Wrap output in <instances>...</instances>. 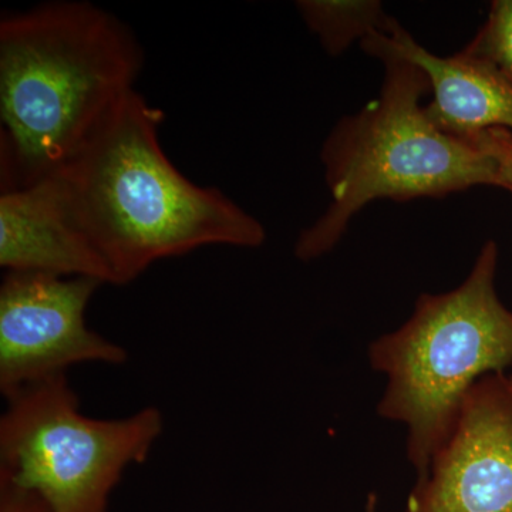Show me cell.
Masks as SVG:
<instances>
[{"mask_svg":"<svg viewBox=\"0 0 512 512\" xmlns=\"http://www.w3.org/2000/svg\"><path fill=\"white\" fill-rule=\"evenodd\" d=\"M143 49L116 16L53 2L0 22V190L55 174L136 92Z\"/></svg>","mask_w":512,"mask_h":512,"instance_id":"obj_1","label":"cell"},{"mask_svg":"<svg viewBox=\"0 0 512 512\" xmlns=\"http://www.w3.org/2000/svg\"><path fill=\"white\" fill-rule=\"evenodd\" d=\"M163 113L134 92L57 174L113 285L208 247L258 248L261 222L217 188L188 180L161 148Z\"/></svg>","mask_w":512,"mask_h":512,"instance_id":"obj_2","label":"cell"},{"mask_svg":"<svg viewBox=\"0 0 512 512\" xmlns=\"http://www.w3.org/2000/svg\"><path fill=\"white\" fill-rule=\"evenodd\" d=\"M379 96L340 120L323 144L328 210L302 231L296 258L328 254L357 212L376 200L446 197L476 185H495L493 161L467 138L440 130L421 104L430 84L420 67L382 59Z\"/></svg>","mask_w":512,"mask_h":512,"instance_id":"obj_3","label":"cell"},{"mask_svg":"<svg viewBox=\"0 0 512 512\" xmlns=\"http://www.w3.org/2000/svg\"><path fill=\"white\" fill-rule=\"evenodd\" d=\"M497 262L488 241L463 284L423 293L403 326L370 345V366L387 376L377 410L407 427L417 478L450 437L474 384L512 365V312L495 292Z\"/></svg>","mask_w":512,"mask_h":512,"instance_id":"obj_4","label":"cell"},{"mask_svg":"<svg viewBox=\"0 0 512 512\" xmlns=\"http://www.w3.org/2000/svg\"><path fill=\"white\" fill-rule=\"evenodd\" d=\"M0 419V477L33 491L49 512H107L124 471L143 464L163 433V414L146 407L123 419L80 410L66 375L6 400Z\"/></svg>","mask_w":512,"mask_h":512,"instance_id":"obj_5","label":"cell"},{"mask_svg":"<svg viewBox=\"0 0 512 512\" xmlns=\"http://www.w3.org/2000/svg\"><path fill=\"white\" fill-rule=\"evenodd\" d=\"M100 281L6 272L0 286V392L6 400L82 363L123 365L126 349L89 329Z\"/></svg>","mask_w":512,"mask_h":512,"instance_id":"obj_6","label":"cell"},{"mask_svg":"<svg viewBox=\"0 0 512 512\" xmlns=\"http://www.w3.org/2000/svg\"><path fill=\"white\" fill-rule=\"evenodd\" d=\"M406 512H512V377L474 384Z\"/></svg>","mask_w":512,"mask_h":512,"instance_id":"obj_7","label":"cell"},{"mask_svg":"<svg viewBox=\"0 0 512 512\" xmlns=\"http://www.w3.org/2000/svg\"><path fill=\"white\" fill-rule=\"evenodd\" d=\"M0 266L6 272L80 276L113 285L57 173L29 187L2 191Z\"/></svg>","mask_w":512,"mask_h":512,"instance_id":"obj_8","label":"cell"},{"mask_svg":"<svg viewBox=\"0 0 512 512\" xmlns=\"http://www.w3.org/2000/svg\"><path fill=\"white\" fill-rule=\"evenodd\" d=\"M360 45L379 60L394 57L423 70L433 92L426 111L444 133L458 138L490 128L512 133V84L466 49L453 57L433 55L392 18Z\"/></svg>","mask_w":512,"mask_h":512,"instance_id":"obj_9","label":"cell"},{"mask_svg":"<svg viewBox=\"0 0 512 512\" xmlns=\"http://www.w3.org/2000/svg\"><path fill=\"white\" fill-rule=\"evenodd\" d=\"M296 5L303 22L332 56L342 55L352 43H362L390 19L376 0H302Z\"/></svg>","mask_w":512,"mask_h":512,"instance_id":"obj_10","label":"cell"},{"mask_svg":"<svg viewBox=\"0 0 512 512\" xmlns=\"http://www.w3.org/2000/svg\"><path fill=\"white\" fill-rule=\"evenodd\" d=\"M466 50L491 64L512 84V0L493 3L483 29Z\"/></svg>","mask_w":512,"mask_h":512,"instance_id":"obj_11","label":"cell"},{"mask_svg":"<svg viewBox=\"0 0 512 512\" xmlns=\"http://www.w3.org/2000/svg\"><path fill=\"white\" fill-rule=\"evenodd\" d=\"M494 165L495 187L512 192V133L504 128H490L467 137Z\"/></svg>","mask_w":512,"mask_h":512,"instance_id":"obj_12","label":"cell"},{"mask_svg":"<svg viewBox=\"0 0 512 512\" xmlns=\"http://www.w3.org/2000/svg\"><path fill=\"white\" fill-rule=\"evenodd\" d=\"M0 512H49V508L33 491L0 477Z\"/></svg>","mask_w":512,"mask_h":512,"instance_id":"obj_13","label":"cell"},{"mask_svg":"<svg viewBox=\"0 0 512 512\" xmlns=\"http://www.w3.org/2000/svg\"><path fill=\"white\" fill-rule=\"evenodd\" d=\"M512 377V376H511Z\"/></svg>","mask_w":512,"mask_h":512,"instance_id":"obj_14","label":"cell"}]
</instances>
